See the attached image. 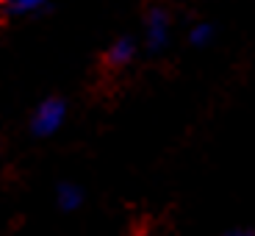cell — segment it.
Segmentation results:
<instances>
[{
    "label": "cell",
    "instance_id": "obj_1",
    "mask_svg": "<svg viewBox=\"0 0 255 236\" xmlns=\"http://www.w3.org/2000/svg\"><path fill=\"white\" fill-rule=\"evenodd\" d=\"M67 120V103L61 97H45L31 114V134L33 136H53Z\"/></svg>",
    "mask_w": 255,
    "mask_h": 236
},
{
    "label": "cell",
    "instance_id": "obj_2",
    "mask_svg": "<svg viewBox=\"0 0 255 236\" xmlns=\"http://www.w3.org/2000/svg\"><path fill=\"white\" fill-rule=\"evenodd\" d=\"M172 36V17L166 8H150L144 17V45L150 53H161Z\"/></svg>",
    "mask_w": 255,
    "mask_h": 236
},
{
    "label": "cell",
    "instance_id": "obj_3",
    "mask_svg": "<svg viewBox=\"0 0 255 236\" xmlns=\"http://www.w3.org/2000/svg\"><path fill=\"white\" fill-rule=\"evenodd\" d=\"M136 53H139L136 39L120 36V39H114V42L109 45V50H106V64L114 67V70H122V67H128V64L136 58Z\"/></svg>",
    "mask_w": 255,
    "mask_h": 236
},
{
    "label": "cell",
    "instance_id": "obj_4",
    "mask_svg": "<svg viewBox=\"0 0 255 236\" xmlns=\"http://www.w3.org/2000/svg\"><path fill=\"white\" fill-rule=\"evenodd\" d=\"M53 0H3L0 11L8 17H31V14H42L50 8Z\"/></svg>",
    "mask_w": 255,
    "mask_h": 236
},
{
    "label": "cell",
    "instance_id": "obj_5",
    "mask_svg": "<svg viewBox=\"0 0 255 236\" xmlns=\"http://www.w3.org/2000/svg\"><path fill=\"white\" fill-rule=\"evenodd\" d=\"M56 203L61 211H78L83 206V189L78 184H58L56 189Z\"/></svg>",
    "mask_w": 255,
    "mask_h": 236
},
{
    "label": "cell",
    "instance_id": "obj_6",
    "mask_svg": "<svg viewBox=\"0 0 255 236\" xmlns=\"http://www.w3.org/2000/svg\"><path fill=\"white\" fill-rule=\"evenodd\" d=\"M211 39H214V25H211V22H197V25L189 31V42L194 47L211 45Z\"/></svg>",
    "mask_w": 255,
    "mask_h": 236
},
{
    "label": "cell",
    "instance_id": "obj_7",
    "mask_svg": "<svg viewBox=\"0 0 255 236\" xmlns=\"http://www.w3.org/2000/svg\"><path fill=\"white\" fill-rule=\"evenodd\" d=\"M222 236H255V231L242 228V231H230V234H222Z\"/></svg>",
    "mask_w": 255,
    "mask_h": 236
}]
</instances>
